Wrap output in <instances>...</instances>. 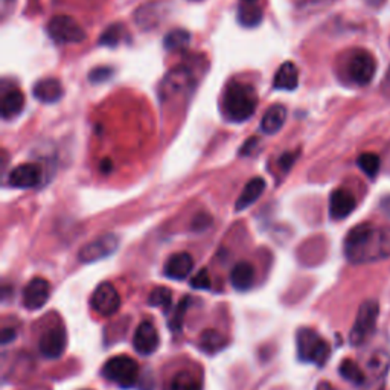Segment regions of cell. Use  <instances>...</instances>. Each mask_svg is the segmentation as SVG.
Returning <instances> with one entry per match:
<instances>
[{"mask_svg":"<svg viewBox=\"0 0 390 390\" xmlns=\"http://www.w3.org/2000/svg\"><path fill=\"white\" fill-rule=\"evenodd\" d=\"M352 264H369L390 258V227L361 223L352 227L343 243Z\"/></svg>","mask_w":390,"mask_h":390,"instance_id":"1","label":"cell"},{"mask_svg":"<svg viewBox=\"0 0 390 390\" xmlns=\"http://www.w3.org/2000/svg\"><path fill=\"white\" fill-rule=\"evenodd\" d=\"M258 106V95L250 84L234 83L223 96V111L232 122H244L254 116Z\"/></svg>","mask_w":390,"mask_h":390,"instance_id":"2","label":"cell"},{"mask_svg":"<svg viewBox=\"0 0 390 390\" xmlns=\"http://www.w3.org/2000/svg\"><path fill=\"white\" fill-rule=\"evenodd\" d=\"M297 357L304 363H311L322 368L331 355V348L325 339L311 328H301L296 334Z\"/></svg>","mask_w":390,"mask_h":390,"instance_id":"3","label":"cell"},{"mask_svg":"<svg viewBox=\"0 0 390 390\" xmlns=\"http://www.w3.org/2000/svg\"><path fill=\"white\" fill-rule=\"evenodd\" d=\"M102 376L119 387L130 389L137 383L139 364L129 355H116L102 366Z\"/></svg>","mask_w":390,"mask_h":390,"instance_id":"4","label":"cell"},{"mask_svg":"<svg viewBox=\"0 0 390 390\" xmlns=\"http://www.w3.org/2000/svg\"><path fill=\"white\" fill-rule=\"evenodd\" d=\"M378 316H380V304L376 301L369 299L360 305L357 317H355V322L349 334V341L352 346L363 345V343L374 334Z\"/></svg>","mask_w":390,"mask_h":390,"instance_id":"5","label":"cell"},{"mask_svg":"<svg viewBox=\"0 0 390 390\" xmlns=\"http://www.w3.org/2000/svg\"><path fill=\"white\" fill-rule=\"evenodd\" d=\"M49 37L60 44L81 43L86 39V31L79 23L69 16H55L48 23Z\"/></svg>","mask_w":390,"mask_h":390,"instance_id":"6","label":"cell"},{"mask_svg":"<svg viewBox=\"0 0 390 390\" xmlns=\"http://www.w3.org/2000/svg\"><path fill=\"white\" fill-rule=\"evenodd\" d=\"M376 72V61L368 52L359 49L352 54L348 63V74L352 81L359 86H368Z\"/></svg>","mask_w":390,"mask_h":390,"instance_id":"7","label":"cell"},{"mask_svg":"<svg viewBox=\"0 0 390 390\" xmlns=\"http://www.w3.org/2000/svg\"><path fill=\"white\" fill-rule=\"evenodd\" d=\"M90 306L102 317H110L121 306V297L118 290L110 282L99 284L90 297Z\"/></svg>","mask_w":390,"mask_h":390,"instance_id":"8","label":"cell"},{"mask_svg":"<svg viewBox=\"0 0 390 390\" xmlns=\"http://www.w3.org/2000/svg\"><path fill=\"white\" fill-rule=\"evenodd\" d=\"M194 86L192 71L186 66H177L173 71H169L160 84V96L164 99L174 98L176 95L185 94Z\"/></svg>","mask_w":390,"mask_h":390,"instance_id":"9","label":"cell"},{"mask_svg":"<svg viewBox=\"0 0 390 390\" xmlns=\"http://www.w3.org/2000/svg\"><path fill=\"white\" fill-rule=\"evenodd\" d=\"M119 246V239L116 235L107 234V235H101L96 239L90 241L89 244H86L81 250H79V261L84 264H91L104 259L110 255H113L116 251Z\"/></svg>","mask_w":390,"mask_h":390,"instance_id":"10","label":"cell"},{"mask_svg":"<svg viewBox=\"0 0 390 390\" xmlns=\"http://www.w3.org/2000/svg\"><path fill=\"white\" fill-rule=\"evenodd\" d=\"M66 346H67V336H66L64 328L61 326L46 331L39 341V349L43 357L48 360L60 359L66 351Z\"/></svg>","mask_w":390,"mask_h":390,"instance_id":"11","label":"cell"},{"mask_svg":"<svg viewBox=\"0 0 390 390\" xmlns=\"http://www.w3.org/2000/svg\"><path fill=\"white\" fill-rule=\"evenodd\" d=\"M43 179V169L37 164H23L16 166L9 173V186L19 189H31L40 185Z\"/></svg>","mask_w":390,"mask_h":390,"instance_id":"12","label":"cell"},{"mask_svg":"<svg viewBox=\"0 0 390 390\" xmlns=\"http://www.w3.org/2000/svg\"><path fill=\"white\" fill-rule=\"evenodd\" d=\"M51 296V284L43 278H34L23 290V306L36 311L46 305Z\"/></svg>","mask_w":390,"mask_h":390,"instance_id":"13","label":"cell"},{"mask_svg":"<svg viewBox=\"0 0 390 390\" xmlns=\"http://www.w3.org/2000/svg\"><path fill=\"white\" fill-rule=\"evenodd\" d=\"M357 208V200L348 189L332 191L329 197V215L332 220H345Z\"/></svg>","mask_w":390,"mask_h":390,"instance_id":"14","label":"cell"},{"mask_svg":"<svg viewBox=\"0 0 390 390\" xmlns=\"http://www.w3.org/2000/svg\"><path fill=\"white\" fill-rule=\"evenodd\" d=\"M159 332L151 322H142L136 328L133 345L141 355H151L159 348Z\"/></svg>","mask_w":390,"mask_h":390,"instance_id":"15","label":"cell"},{"mask_svg":"<svg viewBox=\"0 0 390 390\" xmlns=\"http://www.w3.org/2000/svg\"><path fill=\"white\" fill-rule=\"evenodd\" d=\"M64 94L63 86L56 78H43L32 89V95L43 104H55Z\"/></svg>","mask_w":390,"mask_h":390,"instance_id":"16","label":"cell"},{"mask_svg":"<svg viewBox=\"0 0 390 390\" xmlns=\"http://www.w3.org/2000/svg\"><path fill=\"white\" fill-rule=\"evenodd\" d=\"M192 269H194L192 256L183 251V254H176L166 261L165 267H164V273H165V276L169 279L183 281L192 271Z\"/></svg>","mask_w":390,"mask_h":390,"instance_id":"17","label":"cell"},{"mask_svg":"<svg viewBox=\"0 0 390 390\" xmlns=\"http://www.w3.org/2000/svg\"><path fill=\"white\" fill-rule=\"evenodd\" d=\"M264 191H266V180H264L262 177H255V179L249 180L247 185L243 189V192H241V195L236 200L235 211L241 212V211L249 209L251 204L259 200V197L264 194Z\"/></svg>","mask_w":390,"mask_h":390,"instance_id":"18","label":"cell"},{"mask_svg":"<svg viewBox=\"0 0 390 390\" xmlns=\"http://www.w3.org/2000/svg\"><path fill=\"white\" fill-rule=\"evenodd\" d=\"M299 84V69L291 61L284 63L273 79V86L276 90L291 91Z\"/></svg>","mask_w":390,"mask_h":390,"instance_id":"19","label":"cell"},{"mask_svg":"<svg viewBox=\"0 0 390 390\" xmlns=\"http://www.w3.org/2000/svg\"><path fill=\"white\" fill-rule=\"evenodd\" d=\"M255 281V269L250 262L241 261L235 264L231 271V284L235 290L244 291L249 290Z\"/></svg>","mask_w":390,"mask_h":390,"instance_id":"20","label":"cell"},{"mask_svg":"<svg viewBox=\"0 0 390 390\" xmlns=\"http://www.w3.org/2000/svg\"><path fill=\"white\" fill-rule=\"evenodd\" d=\"M286 121V109L281 104L271 106L261 119V130L266 134H276Z\"/></svg>","mask_w":390,"mask_h":390,"instance_id":"21","label":"cell"},{"mask_svg":"<svg viewBox=\"0 0 390 390\" xmlns=\"http://www.w3.org/2000/svg\"><path fill=\"white\" fill-rule=\"evenodd\" d=\"M160 16H162V11H160V5L157 4H148L141 6L136 11L134 20L137 23V26L144 31H150L154 26H157V23L160 21Z\"/></svg>","mask_w":390,"mask_h":390,"instance_id":"22","label":"cell"},{"mask_svg":"<svg viewBox=\"0 0 390 390\" xmlns=\"http://www.w3.org/2000/svg\"><path fill=\"white\" fill-rule=\"evenodd\" d=\"M23 106H25V96L20 90H9L8 94L2 99V118L4 119H13L20 111L23 110Z\"/></svg>","mask_w":390,"mask_h":390,"instance_id":"23","label":"cell"},{"mask_svg":"<svg viewBox=\"0 0 390 390\" xmlns=\"http://www.w3.org/2000/svg\"><path fill=\"white\" fill-rule=\"evenodd\" d=\"M191 43V34L186 29H173L164 39V48L169 52L185 51Z\"/></svg>","mask_w":390,"mask_h":390,"instance_id":"24","label":"cell"},{"mask_svg":"<svg viewBox=\"0 0 390 390\" xmlns=\"http://www.w3.org/2000/svg\"><path fill=\"white\" fill-rule=\"evenodd\" d=\"M227 345V339L215 329L204 331L200 337V348L206 354H215Z\"/></svg>","mask_w":390,"mask_h":390,"instance_id":"25","label":"cell"},{"mask_svg":"<svg viewBox=\"0 0 390 390\" xmlns=\"http://www.w3.org/2000/svg\"><path fill=\"white\" fill-rule=\"evenodd\" d=\"M169 390H203L201 381L191 372H179L171 378Z\"/></svg>","mask_w":390,"mask_h":390,"instance_id":"26","label":"cell"},{"mask_svg":"<svg viewBox=\"0 0 390 390\" xmlns=\"http://www.w3.org/2000/svg\"><path fill=\"white\" fill-rule=\"evenodd\" d=\"M339 372L340 375L345 378L346 381L355 384V386H361L364 384L366 381V376H364V372L360 369V366L355 363L354 360H343L341 364H340V368H339Z\"/></svg>","mask_w":390,"mask_h":390,"instance_id":"27","label":"cell"},{"mask_svg":"<svg viewBox=\"0 0 390 390\" xmlns=\"http://www.w3.org/2000/svg\"><path fill=\"white\" fill-rule=\"evenodd\" d=\"M148 305L162 308L165 313L171 311V306H173V291L166 289V286H157L148 296Z\"/></svg>","mask_w":390,"mask_h":390,"instance_id":"28","label":"cell"},{"mask_svg":"<svg viewBox=\"0 0 390 390\" xmlns=\"http://www.w3.org/2000/svg\"><path fill=\"white\" fill-rule=\"evenodd\" d=\"M262 20V11L255 5H241L238 8V21L243 26L254 28L258 26Z\"/></svg>","mask_w":390,"mask_h":390,"instance_id":"29","label":"cell"},{"mask_svg":"<svg viewBox=\"0 0 390 390\" xmlns=\"http://www.w3.org/2000/svg\"><path fill=\"white\" fill-rule=\"evenodd\" d=\"M357 165L366 176L369 179H374L376 177L378 171H380L381 160L375 153H363L357 160Z\"/></svg>","mask_w":390,"mask_h":390,"instance_id":"30","label":"cell"},{"mask_svg":"<svg viewBox=\"0 0 390 390\" xmlns=\"http://www.w3.org/2000/svg\"><path fill=\"white\" fill-rule=\"evenodd\" d=\"M124 26H121L119 23H114V25L109 26L104 32L101 34L99 39V46H107V48H116V46L122 41L124 37Z\"/></svg>","mask_w":390,"mask_h":390,"instance_id":"31","label":"cell"},{"mask_svg":"<svg viewBox=\"0 0 390 390\" xmlns=\"http://www.w3.org/2000/svg\"><path fill=\"white\" fill-rule=\"evenodd\" d=\"M189 305H191V297L186 296L185 299H181V302L176 308L173 317H171V320H169V329L176 332V334H179V332L183 329V320H185Z\"/></svg>","mask_w":390,"mask_h":390,"instance_id":"32","label":"cell"},{"mask_svg":"<svg viewBox=\"0 0 390 390\" xmlns=\"http://www.w3.org/2000/svg\"><path fill=\"white\" fill-rule=\"evenodd\" d=\"M212 285L211 274L206 269H201L195 276L191 279V286L195 290H209Z\"/></svg>","mask_w":390,"mask_h":390,"instance_id":"33","label":"cell"},{"mask_svg":"<svg viewBox=\"0 0 390 390\" xmlns=\"http://www.w3.org/2000/svg\"><path fill=\"white\" fill-rule=\"evenodd\" d=\"M110 76H111V69L110 67L94 69V71H91L90 75H89L91 83H102V81H106V79H109Z\"/></svg>","mask_w":390,"mask_h":390,"instance_id":"34","label":"cell"},{"mask_svg":"<svg viewBox=\"0 0 390 390\" xmlns=\"http://www.w3.org/2000/svg\"><path fill=\"white\" fill-rule=\"evenodd\" d=\"M211 224V216L206 215V214H200L197 218L194 220V224L192 227L195 229V231H204V229H208Z\"/></svg>","mask_w":390,"mask_h":390,"instance_id":"35","label":"cell"},{"mask_svg":"<svg viewBox=\"0 0 390 390\" xmlns=\"http://www.w3.org/2000/svg\"><path fill=\"white\" fill-rule=\"evenodd\" d=\"M296 157H297V153H285L279 160V166L284 171H289L293 166V164L296 162Z\"/></svg>","mask_w":390,"mask_h":390,"instance_id":"36","label":"cell"},{"mask_svg":"<svg viewBox=\"0 0 390 390\" xmlns=\"http://www.w3.org/2000/svg\"><path fill=\"white\" fill-rule=\"evenodd\" d=\"M258 145V139H256V137H251V139H249L244 145H243V148H241V151H239V154L241 156H249L250 153H251V150H254V148Z\"/></svg>","mask_w":390,"mask_h":390,"instance_id":"37","label":"cell"},{"mask_svg":"<svg viewBox=\"0 0 390 390\" xmlns=\"http://www.w3.org/2000/svg\"><path fill=\"white\" fill-rule=\"evenodd\" d=\"M16 339V331L13 328H5L2 331V336H0V340H2V345H8Z\"/></svg>","mask_w":390,"mask_h":390,"instance_id":"38","label":"cell"},{"mask_svg":"<svg viewBox=\"0 0 390 390\" xmlns=\"http://www.w3.org/2000/svg\"><path fill=\"white\" fill-rule=\"evenodd\" d=\"M383 94L390 98V67H389V71L383 79Z\"/></svg>","mask_w":390,"mask_h":390,"instance_id":"39","label":"cell"},{"mask_svg":"<svg viewBox=\"0 0 390 390\" xmlns=\"http://www.w3.org/2000/svg\"><path fill=\"white\" fill-rule=\"evenodd\" d=\"M380 208H381V211H383L387 216H390V195H386V197L381 199Z\"/></svg>","mask_w":390,"mask_h":390,"instance_id":"40","label":"cell"},{"mask_svg":"<svg viewBox=\"0 0 390 390\" xmlns=\"http://www.w3.org/2000/svg\"><path fill=\"white\" fill-rule=\"evenodd\" d=\"M316 390H336V389L332 387L328 381H322V383H319V386H317Z\"/></svg>","mask_w":390,"mask_h":390,"instance_id":"41","label":"cell"},{"mask_svg":"<svg viewBox=\"0 0 390 390\" xmlns=\"http://www.w3.org/2000/svg\"><path fill=\"white\" fill-rule=\"evenodd\" d=\"M384 2V0H366V4H368V5H371V6H380L381 4Z\"/></svg>","mask_w":390,"mask_h":390,"instance_id":"42","label":"cell"},{"mask_svg":"<svg viewBox=\"0 0 390 390\" xmlns=\"http://www.w3.org/2000/svg\"><path fill=\"white\" fill-rule=\"evenodd\" d=\"M244 2H247V4H254V2H256V0H244Z\"/></svg>","mask_w":390,"mask_h":390,"instance_id":"43","label":"cell"}]
</instances>
